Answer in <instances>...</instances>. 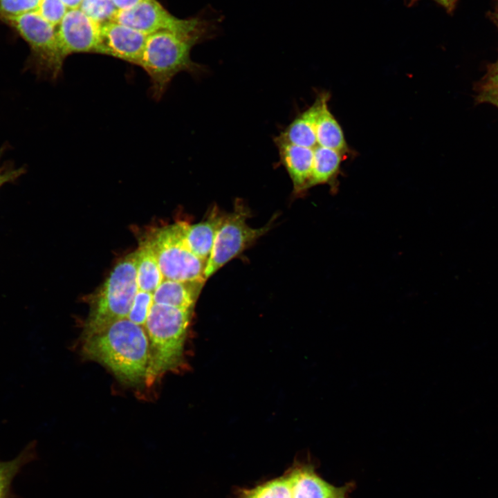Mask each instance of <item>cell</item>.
<instances>
[{"label":"cell","instance_id":"obj_1","mask_svg":"<svg viewBox=\"0 0 498 498\" xmlns=\"http://www.w3.org/2000/svg\"><path fill=\"white\" fill-rule=\"evenodd\" d=\"M84 356L108 368L122 382H145L150 359L149 341L144 327L127 318L83 338Z\"/></svg>","mask_w":498,"mask_h":498},{"label":"cell","instance_id":"obj_2","mask_svg":"<svg viewBox=\"0 0 498 498\" xmlns=\"http://www.w3.org/2000/svg\"><path fill=\"white\" fill-rule=\"evenodd\" d=\"M221 23L192 32L159 31L147 35L138 66L149 78V92L162 98L174 77L181 72L195 75L203 66L192 61L190 53L199 44L217 36Z\"/></svg>","mask_w":498,"mask_h":498},{"label":"cell","instance_id":"obj_3","mask_svg":"<svg viewBox=\"0 0 498 498\" xmlns=\"http://www.w3.org/2000/svg\"><path fill=\"white\" fill-rule=\"evenodd\" d=\"M192 311L153 302L144 326L150 345L147 386L180 366Z\"/></svg>","mask_w":498,"mask_h":498},{"label":"cell","instance_id":"obj_4","mask_svg":"<svg viewBox=\"0 0 498 498\" xmlns=\"http://www.w3.org/2000/svg\"><path fill=\"white\" fill-rule=\"evenodd\" d=\"M138 290L135 251L117 263L91 299L83 338L102 331L116 321L127 318Z\"/></svg>","mask_w":498,"mask_h":498},{"label":"cell","instance_id":"obj_5","mask_svg":"<svg viewBox=\"0 0 498 498\" xmlns=\"http://www.w3.org/2000/svg\"><path fill=\"white\" fill-rule=\"evenodd\" d=\"M148 238L163 279L180 282L206 281L207 262L188 248L183 236V221L160 228Z\"/></svg>","mask_w":498,"mask_h":498},{"label":"cell","instance_id":"obj_6","mask_svg":"<svg viewBox=\"0 0 498 498\" xmlns=\"http://www.w3.org/2000/svg\"><path fill=\"white\" fill-rule=\"evenodd\" d=\"M223 17L210 8L197 15L180 19L172 15L157 0H142L133 7L118 10L115 21L146 35L159 31L192 32L221 23Z\"/></svg>","mask_w":498,"mask_h":498},{"label":"cell","instance_id":"obj_7","mask_svg":"<svg viewBox=\"0 0 498 498\" xmlns=\"http://www.w3.org/2000/svg\"><path fill=\"white\" fill-rule=\"evenodd\" d=\"M344 488L323 480L310 465L297 464L283 475L243 490L239 498H344Z\"/></svg>","mask_w":498,"mask_h":498},{"label":"cell","instance_id":"obj_8","mask_svg":"<svg viewBox=\"0 0 498 498\" xmlns=\"http://www.w3.org/2000/svg\"><path fill=\"white\" fill-rule=\"evenodd\" d=\"M248 216L249 210L239 201L232 212L224 215L206 263V280L270 229V225L250 227L246 222Z\"/></svg>","mask_w":498,"mask_h":498},{"label":"cell","instance_id":"obj_9","mask_svg":"<svg viewBox=\"0 0 498 498\" xmlns=\"http://www.w3.org/2000/svg\"><path fill=\"white\" fill-rule=\"evenodd\" d=\"M100 27L80 8L68 10L56 29L64 58L75 53H97Z\"/></svg>","mask_w":498,"mask_h":498},{"label":"cell","instance_id":"obj_10","mask_svg":"<svg viewBox=\"0 0 498 498\" xmlns=\"http://www.w3.org/2000/svg\"><path fill=\"white\" fill-rule=\"evenodd\" d=\"M147 35L118 21L101 25L97 53L138 66Z\"/></svg>","mask_w":498,"mask_h":498},{"label":"cell","instance_id":"obj_11","mask_svg":"<svg viewBox=\"0 0 498 498\" xmlns=\"http://www.w3.org/2000/svg\"><path fill=\"white\" fill-rule=\"evenodd\" d=\"M280 161L286 168L293 185L295 194L308 190L311 176L313 149L301 147L275 139Z\"/></svg>","mask_w":498,"mask_h":498},{"label":"cell","instance_id":"obj_12","mask_svg":"<svg viewBox=\"0 0 498 498\" xmlns=\"http://www.w3.org/2000/svg\"><path fill=\"white\" fill-rule=\"evenodd\" d=\"M325 93H320L312 105L296 116L275 139L308 148L316 147V123Z\"/></svg>","mask_w":498,"mask_h":498},{"label":"cell","instance_id":"obj_13","mask_svg":"<svg viewBox=\"0 0 498 498\" xmlns=\"http://www.w3.org/2000/svg\"><path fill=\"white\" fill-rule=\"evenodd\" d=\"M223 216L215 208L204 221L194 224L183 222V236L188 248L206 262Z\"/></svg>","mask_w":498,"mask_h":498},{"label":"cell","instance_id":"obj_14","mask_svg":"<svg viewBox=\"0 0 498 498\" xmlns=\"http://www.w3.org/2000/svg\"><path fill=\"white\" fill-rule=\"evenodd\" d=\"M205 282H180L163 279L153 293V302L193 309Z\"/></svg>","mask_w":498,"mask_h":498},{"label":"cell","instance_id":"obj_15","mask_svg":"<svg viewBox=\"0 0 498 498\" xmlns=\"http://www.w3.org/2000/svg\"><path fill=\"white\" fill-rule=\"evenodd\" d=\"M344 155L329 148L317 145L313 148V161L308 189L329 184L337 188V177Z\"/></svg>","mask_w":498,"mask_h":498},{"label":"cell","instance_id":"obj_16","mask_svg":"<svg viewBox=\"0 0 498 498\" xmlns=\"http://www.w3.org/2000/svg\"><path fill=\"white\" fill-rule=\"evenodd\" d=\"M329 94L326 93L316 123L317 143L344 156L349 148L341 126L329 109Z\"/></svg>","mask_w":498,"mask_h":498},{"label":"cell","instance_id":"obj_17","mask_svg":"<svg viewBox=\"0 0 498 498\" xmlns=\"http://www.w3.org/2000/svg\"><path fill=\"white\" fill-rule=\"evenodd\" d=\"M136 253L138 289L153 293L163 277L149 238L140 242Z\"/></svg>","mask_w":498,"mask_h":498},{"label":"cell","instance_id":"obj_18","mask_svg":"<svg viewBox=\"0 0 498 498\" xmlns=\"http://www.w3.org/2000/svg\"><path fill=\"white\" fill-rule=\"evenodd\" d=\"M36 457V442L31 441L13 459L0 461V498H12L11 484L23 466Z\"/></svg>","mask_w":498,"mask_h":498},{"label":"cell","instance_id":"obj_19","mask_svg":"<svg viewBox=\"0 0 498 498\" xmlns=\"http://www.w3.org/2000/svg\"><path fill=\"white\" fill-rule=\"evenodd\" d=\"M80 9L100 25L113 21L118 12L113 0H82Z\"/></svg>","mask_w":498,"mask_h":498},{"label":"cell","instance_id":"obj_20","mask_svg":"<svg viewBox=\"0 0 498 498\" xmlns=\"http://www.w3.org/2000/svg\"><path fill=\"white\" fill-rule=\"evenodd\" d=\"M152 304L153 293L138 290L131 304L127 319L144 327Z\"/></svg>","mask_w":498,"mask_h":498},{"label":"cell","instance_id":"obj_21","mask_svg":"<svg viewBox=\"0 0 498 498\" xmlns=\"http://www.w3.org/2000/svg\"><path fill=\"white\" fill-rule=\"evenodd\" d=\"M67 10L61 0H41L37 9L30 13L37 15L57 29Z\"/></svg>","mask_w":498,"mask_h":498},{"label":"cell","instance_id":"obj_22","mask_svg":"<svg viewBox=\"0 0 498 498\" xmlns=\"http://www.w3.org/2000/svg\"><path fill=\"white\" fill-rule=\"evenodd\" d=\"M481 102L490 103L498 108V79L489 77L482 85L479 95Z\"/></svg>","mask_w":498,"mask_h":498},{"label":"cell","instance_id":"obj_23","mask_svg":"<svg viewBox=\"0 0 498 498\" xmlns=\"http://www.w3.org/2000/svg\"><path fill=\"white\" fill-rule=\"evenodd\" d=\"M1 155L0 153V160ZM24 172V167L15 168L12 166H7L0 163V187L5 183L15 181Z\"/></svg>","mask_w":498,"mask_h":498},{"label":"cell","instance_id":"obj_24","mask_svg":"<svg viewBox=\"0 0 498 498\" xmlns=\"http://www.w3.org/2000/svg\"><path fill=\"white\" fill-rule=\"evenodd\" d=\"M142 0H113L118 10L129 9Z\"/></svg>","mask_w":498,"mask_h":498},{"label":"cell","instance_id":"obj_25","mask_svg":"<svg viewBox=\"0 0 498 498\" xmlns=\"http://www.w3.org/2000/svg\"><path fill=\"white\" fill-rule=\"evenodd\" d=\"M448 12L454 9L457 0H432Z\"/></svg>","mask_w":498,"mask_h":498},{"label":"cell","instance_id":"obj_26","mask_svg":"<svg viewBox=\"0 0 498 498\" xmlns=\"http://www.w3.org/2000/svg\"><path fill=\"white\" fill-rule=\"evenodd\" d=\"M66 7L69 9L80 8L82 0H61Z\"/></svg>","mask_w":498,"mask_h":498},{"label":"cell","instance_id":"obj_27","mask_svg":"<svg viewBox=\"0 0 498 498\" xmlns=\"http://www.w3.org/2000/svg\"><path fill=\"white\" fill-rule=\"evenodd\" d=\"M490 77H492L498 79V61L497 62L496 64L495 65L492 72Z\"/></svg>","mask_w":498,"mask_h":498}]
</instances>
